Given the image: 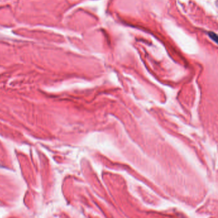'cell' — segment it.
<instances>
[{
    "label": "cell",
    "instance_id": "cell-1",
    "mask_svg": "<svg viewBox=\"0 0 218 218\" xmlns=\"http://www.w3.org/2000/svg\"><path fill=\"white\" fill-rule=\"evenodd\" d=\"M210 35V37H211L212 39H214V41L215 42H216V38H217V37H216V35L214 34H209Z\"/></svg>",
    "mask_w": 218,
    "mask_h": 218
}]
</instances>
